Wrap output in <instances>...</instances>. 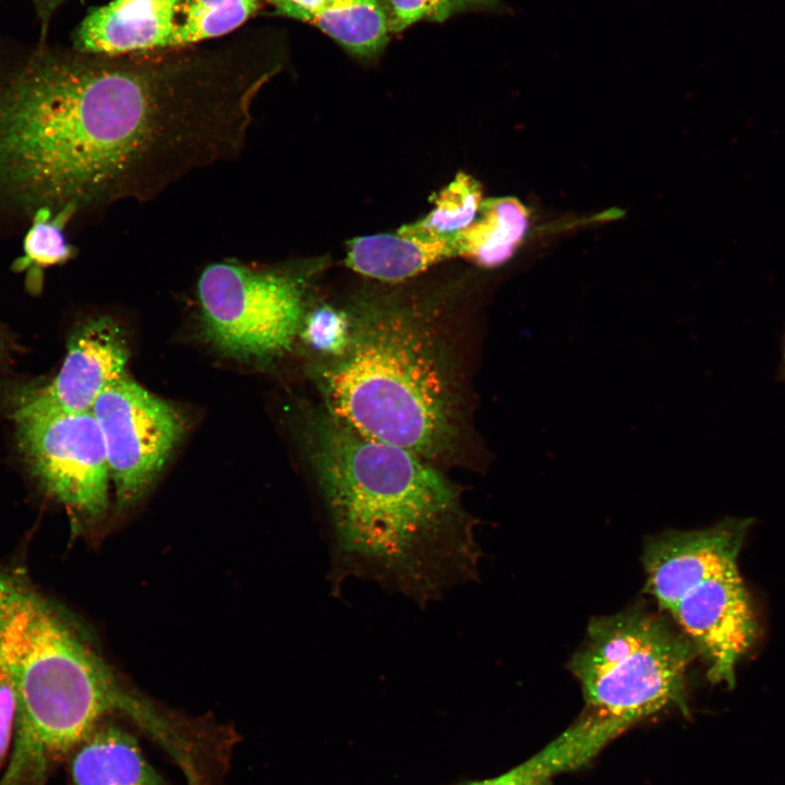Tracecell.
I'll return each instance as SVG.
<instances>
[{"mask_svg":"<svg viewBox=\"0 0 785 785\" xmlns=\"http://www.w3.org/2000/svg\"><path fill=\"white\" fill-rule=\"evenodd\" d=\"M92 412L102 434L117 503L130 506L162 471L185 434L188 419L128 373L101 392Z\"/></svg>","mask_w":785,"mask_h":785,"instance_id":"9","label":"cell"},{"mask_svg":"<svg viewBox=\"0 0 785 785\" xmlns=\"http://www.w3.org/2000/svg\"><path fill=\"white\" fill-rule=\"evenodd\" d=\"M265 0H180L170 49L227 35L264 7Z\"/></svg>","mask_w":785,"mask_h":785,"instance_id":"17","label":"cell"},{"mask_svg":"<svg viewBox=\"0 0 785 785\" xmlns=\"http://www.w3.org/2000/svg\"><path fill=\"white\" fill-rule=\"evenodd\" d=\"M302 438L334 593L358 578L424 606L478 578L476 520L434 463L357 433L324 407L305 415Z\"/></svg>","mask_w":785,"mask_h":785,"instance_id":"2","label":"cell"},{"mask_svg":"<svg viewBox=\"0 0 785 785\" xmlns=\"http://www.w3.org/2000/svg\"><path fill=\"white\" fill-rule=\"evenodd\" d=\"M750 526L749 518H728L701 530L664 532L643 553L647 592L704 659L709 680L728 688L758 636L737 565Z\"/></svg>","mask_w":785,"mask_h":785,"instance_id":"5","label":"cell"},{"mask_svg":"<svg viewBox=\"0 0 785 785\" xmlns=\"http://www.w3.org/2000/svg\"><path fill=\"white\" fill-rule=\"evenodd\" d=\"M529 210L511 196L483 200L474 221L452 235L456 256L492 268L507 262L529 228Z\"/></svg>","mask_w":785,"mask_h":785,"instance_id":"15","label":"cell"},{"mask_svg":"<svg viewBox=\"0 0 785 785\" xmlns=\"http://www.w3.org/2000/svg\"><path fill=\"white\" fill-rule=\"evenodd\" d=\"M0 667L17 701L15 737L0 785H46L100 721L149 727L158 708L128 688L67 615L17 568L0 565Z\"/></svg>","mask_w":785,"mask_h":785,"instance_id":"3","label":"cell"},{"mask_svg":"<svg viewBox=\"0 0 785 785\" xmlns=\"http://www.w3.org/2000/svg\"><path fill=\"white\" fill-rule=\"evenodd\" d=\"M299 336L322 358H338L350 342V313L331 305H321L305 314Z\"/></svg>","mask_w":785,"mask_h":785,"instance_id":"21","label":"cell"},{"mask_svg":"<svg viewBox=\"0 0 785 785\" xmlns=\"http://www.w3.org/2000/svg\"><path fill=\"white\" fill-rule=\"evenodd\" d=\"M300 9L307 12H316L330 5L336 0H289Z\"/></svg>","mask_w":785,"mask_h":785,"instance_id":"24","label":"cell"},{"mask_svg":"<svg viewBox=\"0 0 785 785\" xmlns=\"http://www.w3.org/2000/svg\"><path fill=\"white\" fill-rule=\"evenodd\" d=\"M697 650L661 613L637 605L593 618L569 662L584 712L629 727L666 708L687 713V673Z\"/></svg>","mask_w":785,"mask_h":785,"instance_id":"6","label":"cell"},{"mask_svg":"<svg viewBox=\"0 0 785 785\" xmlns=\"http://www.w3.org/2000/svg\"><path fill=\"white\" fill-rule=\"evenodd\" d=\"M540 785H551V783H550V781H546V782H544V783H542V784H540Z\"/></svg>","mask_w":785,"mask_h":785,"instance_id":"26","label":"cell"},{"mask_svg":"<svg viewBox=\"0 0 785 785\" xmlns=\"http://www.w3.org/2000/svg\"><path fill=\"white\" fill-rule=\"evenodd\" d=\"M16 716V695L10 678L0 667V776L13 748Z\"/></svg>","mask_w":785,"mask_h":785,"instance_id":"22","label":"cell"},{"mask_svg":"<svg viewBox=\"0 0 785 785\" xmlns=\"http://www.w3.org/2000/svg\"><path fill=\"white\" fill-rule=\"evenodd\" d=\"M180 0H112L90 8L72 34V47L122 56L170 50Z\"/></svg>","mask_w":785,"mask_h":785,"instance_id":"11","label":"cell"},{"mask_svg":"<svg viewBox=\"0 0 785 785\" xmlns=\"http://www.w3.org/2000/svg\"><path fill=\"white\" fill-rule=\"evenodd\" d=\"M65 763L69 785H167L137 738L108 718L78 741Z\"/></svg>","mask_w":785,"mask_h":785,"instance_id":"12","label":"cell"},{"mask_svg":"<svg viewBox=\"0 0 785 785\" xmlns=\"http://www.w3.org/2000/svg\"><path fill=\"white\" fill-rule=\"evenodd\" d=\"M346 265L358 274L396 282L418 276L456 256L452 237L432 238L397 230L348 242Z\"/></svg>","mask_w":785,"mask_h":785,"instance_id":"13","label":"cell"},{"mask_svg":"<svg viewBox=\"0 0 785 785\" xmlns=\"http://www.w3.org/2000/svg\"><path fill=\"white\" fill-rule=\"evenodd\" d=\"M778 376L782 381L785 382V334H784V338H783L782 360H781Z\"/></svg>","mask_w":785,"mask_h":785,"instance_id":"25","label":"cell"},{"mask_svg":"<svg viewBox=\"0 0 785 785\" xmlns=\"http://www.w3.org/2000/svg\"><path fill=\"white\" fill-rule=\"evenodd\" d=\"M349 313L345 353L312 366L323 407L357 433L432 463L454 454L461 384L439 313L389 299L362 302Z\"/></svg>","mask_w":785,"mask_h":785,"instance_id":"4","label":"cell"},{"mask_svg":"<svg viewBox=\"0 0 785 785\" xmlns=\"http://www.w3.org/2000/svg\"><path fill=\"white\" fill-rule=\"evenodd\" d=\"M608 739L597 727L576 721L533 757L508 772L467 785H540L591 761Z\"/></svg>","mask_w":785,"mask_h":785,"instance_id":"16","label":"cell"},{"mask_svg":"<svg viewBox=\"0 0 785 785\" xmlns=\"http://www.w3.org/2000/svg\"><path fill=\"white\" fill-rule=\"evenodd\" d=\"M13 416L20 450L41 488L77 526L101 517L109 504L111 476L93 412L14 409Z\"/></svg>","mask_w":785,"mask_h":785,"instance_id":"8","label":"cell"},{"mask_svg":"<svg viewBox=\"0 0 785 785\" xmlns=\"http://www.w3.org/2000/svg\"><path fill=\"white\" fill-rule=\"evenodd\" d=\"M121 326L109 316L88 318L71 334L53 379L24 391L15 409L80 413L92 411L101 392L126 374L130 358Z\"/></svg>","mask_w":785,"mask_h":785,"instance_id":"10","label":"cell"},{"mask_svg":"<svg viewBox=\"0 0 785 785\" xmlns=\"http://www.w3.org/2000/svg\"><path fill=\"white\" fill-rule=\"evenodd\" d=\"M40 25L39 41H45L50 20L67 0H31Z\"/></svg>","mask_w":785,"mask_h":785,"instance_id":"23","label":"cell"},{"mask_svg":"<svg viewBox=\"0 0 785 785\" xmlns=\"http://www.w3.org/2000/svg\"><path fill=\"white\" fill-rule=\"evenodd\" d=\"M306 288L300 269L212 263L196 285L201 335L227 358L275 360L290 350L300 334Z\"/></svg>","mask_w":785,"mask_h":785,"instance_id":"7","label":"cell"},{"mask_svg":"<svg viewBox=\"0 0 785 785\" xmlns=\"http://www.w3.org/2000/svg\"><path fill=\"white\" fill-rule=\"evenodd\" d=\"M73 216L68 209H36L24 239L23 255L14 262V268L17 271L29 269L35 277L43 268L70 259L73 250L67 242L63 230Z\"/></svg>","mask_w":785,"mask_h":785,"instance_id":"19","label":"cell"},{"mask_svg":"<svg viewBox=\"0 0 785 785\" xmlns=\"http://www.w3.org/2000/svg\"><path fill=\"white\" fill-rule=\"evenodd\" d=\"M384 7L391 34L399 33L419 21L443 22L463 12H505L499 0H379Z\"/></svg>","mask_w":785,"mask_h":785,"instance_id":"20","label":"cell"},{"mask_svg":"<svg viewBox=\"0 0 785 785\" xmlns=\"http://www.w3.org/2000/svg\"><path fill=\"white\" fill-rule=\"evenodd\" d=\"M430 201L434 207L427 215L399 230L432 238L452 237L474 221L483 202V191L471 174L459 171Z\"/></svg>","mask_w":785,"mask_h":785,"instance_id":"18","label":"cell"},{"mask_svg":"<svg viewBox=\"0 0 785 785\" xmlns=\"http://www.w3.org/2000/svg\"><path fill=\"white\" fill-rule=\"evenodd\" d=\"M281 65L265 29L122 56L11 41L0 53V195L74 215L147 201L241 152L253 101Z\"/></svg>","mask_w":785,"mask_h":785,"instance_id":"1","label":"cell"},{"mask_svg":"<svg viewBox=\"0 0 785 785\" xmlns=\"http://www.w3.org/2000/svg\"><path fill=\"white\" fill-rule=\"evenodd\" d=\"M274 14L314 25L351 56L370 60L387 46L391 34L379 0H336L316 12H307L289 0H265Z\"/></svg>","mask_w":785,"mask_h":785,"instance_id":"14","label":"cell"}]
</instances>
